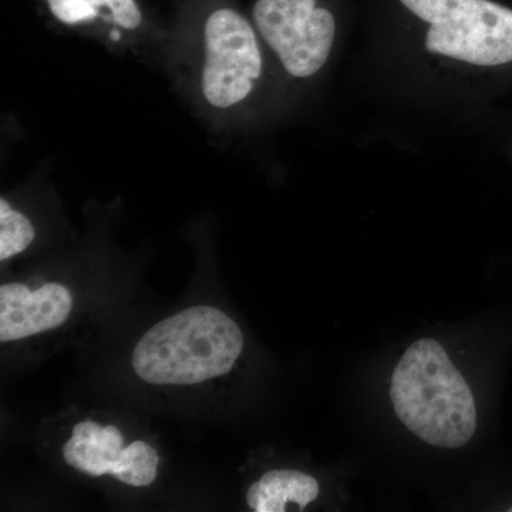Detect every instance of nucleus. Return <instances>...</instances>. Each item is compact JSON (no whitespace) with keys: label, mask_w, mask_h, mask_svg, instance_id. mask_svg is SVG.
Returning <instances> with one entry per match:
<instances>
[{"label":"nucleus","mask_w":512,"mask_h":512,"mask_svg":"<svg viewBox=\"0 0 512 512\" xmlns=\"http://www.w3.org/2000/svg\"><path fill=\"white\" fill-rule=\"evenodd\" d=\"M254 20L292 76H312L328 60L336 22L316 0H258Z\"/></svg>","instance_id":"4"},{"label":"nucleus","mask_w":512,"mask_h":512,"mask_svg":"<svg viewBox=\"0 0 512 512\" xmlns=\"http://www.w3.org/2000/svg\"><path fill=\"white\" fill-rule=\"evenodd\" d=\"M429 23L431 53L476 66L512 62V9L491 0H400Z\"/></svg>","instance_id":"3"},{"label":"nucleus","mask_w":512,"mask_h":512,"mask_svg":"<svg viewBox=\"0 0 512 512\" xmlns=\"http://www.w3.org/2000/svg\"><path fill=\"white\" fill-rule=\"evenodd\" d=\"M244 349L237 323L220 309L194 306L148 330L133 352L138 377L151 384H195L231 372Z\"/></svg>","instance_id":"2"},{"label":"nucleus","mask_w":512,"mask_h":512,"mask_svg":"<svg viewBox=\"0 0 512 512\" xmlns=\"http://www.w3.org/2000/svg\"><path fill=\"white\" fill-rule=\"evenodd\" d=\"M73 308L72 293L59 284L30 292L22 284L0 288V340L12 342L59 328Z\"/></svg>","instance_id":"6"},{"label":"nucleus","mask_w":512,"mask_h":512,"mask_svg":"<svg viewBox=\"0 0 512 512\" xmlns=\"http://www.w3.org/2000/svg\"><path fill=\"white\" fill-rule=\"evenodd\" d=\"M53 15L66 25L90 22L106 13L126 29L140 26L143 16L134 0H46Z\"/></svg>","instance_id":"8"},{"label":"nucleus","mask_w":512,"mask_h":512,"mask_svg":"<svg viewBox=\"0 0 512 512\" xmlns=\"http://www.w3.org/2000/svg\"><path fill=\"white\" fill-rule=\"evenodd\" d=\"M111 37H113V40H119L121 36L119 32H116V30H114V32H111Z\"/></svg>","instance_id":"11"},{"label":"nucleus","mask_w":512,"mask_h":512,"mask_svg":"<svg viewBox=\"0 0 512 512\" xmlns=\"http://www.w3.org/2000/svg\"><path fill=\"white\" fill-rule=\"evenodd\" d=\"M262 72L254 29L231 9L212 13L205 25L202 92L212 106H234L251 93Z\"/></svg>","instance_id":"5"},{"label":"nucleus","mask_w":512,"mask_h":512,"mask_svg":"<svg viewBox=\"0 0 512 512\" xmlns=\"http://www.w3.org/2000/svg\"><path fill=\"white\" fill-rule=\"evenodd\" d=\"M157 466V451L144 441H134L130 446L121 448L110 474L121 483L143 487L156 480Z\"/></svg>","instance_id":"9"},{"label":"nucleus","mask_w":512,"mask_h":512,"mask_svg":"<svg viewBox=\"0 0 512 512\" xmlns=\"http://www.w3.org/2000/svg\"><path fill=\"white\" fill-rule=\"evenodd\" d=\"M32 222L22 214L13 211L5 198L0 200V259L12 258L20 254L35 239Z\"/></svg>","instance_id":"10"},{"label":"nucleus","mask_w":512,"mask_h":512,"mask_svg":"<svg viewBox=\"0 0 512 512\" xmlns=\"http://www.w3.org/2000/svg\"><path fill=\"white\" fill-rule=\"evenodd\" d=\"M390 397L404 426L431 446L463 447L474 436L473 393L436 340H417L406 350L394 369Z\"/></svg>","instance_id":"1"},{"label":"nucleus","mask_w":512,"mask_h":512,"mask_svg":"<svg viewBox=\"0 0 512 512\" xmlns=\"http://www.w3.org/2000/svg\"><path fill=\"white\" fill-rule=\"evenodd\" d=\"M319 484L315 478L301 471L274 470L262 476L248 490L249 507L256 512H284L289 503L303 510L316 500Z\"/></svg>","instance_id":"7"}]
</instances>
